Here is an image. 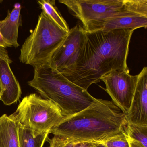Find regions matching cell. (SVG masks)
I'll return each mask as SVG.
<instances>
[{
    "mask_svg": "<svg viewBox=\"0 0 147 147\" xmlns=\"http://www.w3.org/2000/svg\"><path fill=\"white\" fill-rule=\"evenodd\" d=\"M127 133L130 147H147V126L129 123Z\"/></svg>",
    "mask_w": 147,
    "mask_h": 147,
    "instance_id": "cell-16",
    "label": "cell"
},
{
    "mask_svg": "<svg viewBox=\"0 0 147 147\" xmlns=\"http://www.w3.org/2000/svg\"><path fill=\"white\" fill-rule=\"evenodd\" d=\"M14 114L20 125L40 133H50L65 118L54 103L36 94L25 97Z\"/></svg>",
    "mask_w": 147,
    "mask_h": 147,
    "instance_id": "cell-5",
    "label": "cell"
},
{
    "mask_svg": "<svg viewBox=\"0 0 147 147\" xmlns=\"http://www.w3.org/2000/svg\"><path fill=\"white\" fill-rule=\"evenodd\" d=\"M41 9L51 20L60 28L69 32L70 29L66 21L61 15L56 5L54 0H41L38 1Z\"/></svg>",
    "mask_w": 147,
    "mask_h": 147,
    "instance_id": "cell-15",
    "label": "cell"
},
{
    "mask_svg": "<svg viewBox=\"0 0 147 147\" xmlns=\"http://www.w3.org/2000/svg\"><path fill=\"white\" fill-rule=\"evenodd\" d=\"M2 61H7L10 64L13 62L9 58L7 51L6 48L0 46V62Z\"/></svg>",
    "mask_w": 147,
    "mask_h": 147,
    "instance_id": "cell-20",
    "label": "cell"
},
{
    "mask_svg": "<svg viewBox=\"0 0 147 147\" xmlns=\"http://www.w3.org/2000/svg\"><path fill=\"white\" fill-rule=\"evenodd\" d=\"M87 33L80 25L70 29L63 42L52 56L49 66L61 73L73 68L82 54Z\"/></svg>",
    "mask_w": 147,
    "mask_h": 147,
    "instance_id": "cell-7",
    "label": "cell"
},
{
    "mask_svg": "<svg viewBox=\"0 0 147 147\" xmlns=\"http://www.w3.org/2000/svg\"><path fill=\"white\" fill-rule=\"evenodd\" d=\"M3 91V90L2 86L1 80H0V98H1V96L2 94Z\"/></svg>",
    "mask_w": 147,
    "mask_h": 147,
    "instance_id": "cell-23",
    "label": "cell"
},
{
    "mask_svg": "<svg viewBox=\"0 0 147 147\" xmlns=\"http://www.w3.org/2000/svg\"><path fill=\"white\" fill-rule=\"evenodd\" d=\"M0 46L3 47L5 48L8 47H12V46L5 41L4 38L2 36L1 33H0Z\"/></svg>",
    "mask_w": 147,
    "mask_h": 147,
    "instance_id": "cell-22",
    "label": "cell"
},
{
    "mask_svg": "<svg viewBox=\"0 0 147 147\" xmlns=\"http://www.w3.org/2000/svg\"><path fill=\"white\" fill-rule=\"evenodd\" d=\"M47 142L49 143V147H73L75 143L65 138L55 135L51 139L48 137Z\"/></svg>",
    "mask_w": 147,
    "mask_h": 147,
    "instance_id": "cell-19",
    "label": "cell"
},
{
    "mask_svg": "<svg viewBox=\"0 0 147 147\" xmlns=\"http://www.w3.org/2000/svg\"><path fill=\"white\" fill-rule=\"evenodd\" d=\"M99 143L94 142H75L73 147H95Z\"/></svg>",
    "mask_w": 147,
    "mask_h": 147,
    "instance_id": "cell-21",
    "label": "cell"
},
{
    "mask_svg": "<svg viewBox=\"0 0 147 147\" xmlns=\"http://www.w3.org/2000/svg\"><path fill=\"white\" fill-rule=\"evenodd\" d=\"M95 147H106L102 143H99Z\"/></svg>",
    "mask_w": 147,
    "mask_h": 147,
    "instance_id": "cell-24",
    "label": "cell"
},
{
    "mask_svg": "<svg viewBox=\"0 0 147 147\" xmlns=\"http://www.w3.org/2000/svg\"><path fill=\"white\" fill-rule=\"evenodd\" d=\"M69 32L59 26L42 12L35 28L22 46L20 61L34 67L48 64Z\"/></svg>",
    "mask_w": 147,
    "mask_h": 147,
    "instance_id": "cell-4",
    "label": "cell"
},
{
    "mask_svg": "<svg viewBox=\"0 0 147 147\" xmlns=\"http://www.w3.org/2000/svg\"><path fill=\"white\" fill-rule=\"evenodd\" d=\"M147 28V18L126 9L105 20L92 23L84 28L87 32L109 31L116 29H135Z\"/></svg>",
    "mask_w": 147,
    "mask_h": 147,
    "instance_id": "cell-9",
    "label": "cell"
},
{
    "mask_svg": "<svg viewBox=\"0 0 147 147\" xmlns=\"http://www.w3.org/2000/svg\"><path fill=\"white\" fill-rule=\"evenodd\" d=\"M134 29L87 32L82 54L76 65L63 72L68 79L87 91L92 84L114 70L129 71L127 64Z\"/></svg>",
    "mask_w": 147,
    "mask_h": 147,
    "instance_id": "cell-1",
    "label": "cell"
},
{
    "mask_svg": "<svg viewBox=\"0 0 147 147\" xmlns=\"http://www.w3.org/2000/svg\"><path fill=\"white\" fill-rule=\"evenodd\" d=\"M137 80L138 75L134 76L129 71L119 70L111 72L101 78L112 102L126 114L131 108Z\"/></svg>",
    "mask_w": 147,
    "mask_h": 147,
    "instance_id": "cell-8",
    "label": "cell"
},
{
    "mask_svg": "<svg viewBox=\"0 0 147 147\" xmlns=\"http://www.w3.org/2000/svg\"><path fill=\"white\" fill-rule=\"evenodd\" d=\"M7 61L0 62V80L3 93L0 100L6 105L17 102L22 94L21 88Z\"/></svg>",
    "mask_w": 147,
    "mask_h": 147,
    "instance_id": "cell-11",
    "label": "cell"
},
{
    "mask_svg": "<svg viewBox=\"0 0 147 147\" xmlns=\"http://www.w3.org/2000/svg\"><path fill=\"white\" fill-rule=\"evenodd\" d=\"M49 133H40L20 124L18 129L20 147H43Z\"/></svg>",
    "mask_w": 147,
    "mask_h": 147,
    "instance_id": "cell-14",
    "label": "cell"
},
{
    "mask_svg": "<svg viewBox=\"0 0 147 147\" xmlns=\"http://www.w3.org/2000/svg\"><path fill=\"white\" fill-rule=\"evenodd\" d=\"M21 4L16 3L6 18L0 21V33L5 41L15 48L20 46L18 36L19 28L21 25Z\"/></svg>",
    "mask_w": 147,
    "mask_h": 147,
    "instance_id": "cell-12",
    "label": "cell"
},
{
    "mask_svg": "<svg viewBox=\"0 0 147 147\" xmlns=\"http://www.w3.org/2000/svg\"><path fill=\"white\" fill-rule=\"evenodd\" d=\"M2 1H1V0H0V3L2 2Z\"/></svg>",
    "mask_w": 147,
    "mask_h": 147,
    "instance_id": "cell-25",
    "label": "cell"
},
{
    "mask_svg": "<svg viewBox=\"0 0 147 147\" xmlns=\"http://www.w3.org/2000/svg\"><path fill=\"white\" fill-rule=\"evenodd\" d=\"M127 114L111 101L97 99L88 108L65 117L50 134L74 142L101 143L127 129Z\"/></svg>",
    "mask_w": 147,
    "mask_h": 147,
    "instance_id": "cell-2",
    "label": "cell"
},
{
    "mask_svg": "<svg viewBox=\"0 0 147 147\" xmlns=\"http://www.w3.org/2000/svg\"><path fill=\"white\" fill-rule=\"evenodd\" d=\"M27 83L44 98L57 105L65 117L80 112L97 100L48 64L34 67L33 78Z\"/></svg>",
    "mask_w": 147,
    "mask_h": 147,
    "instance_id": "cell-3",
    "label": "cell"
},
{
    "mask_svg": "<svg viewBox=\"0 0 147 147\" xmlns=\"http://www.w3.org/2000/svg\"><path fill=\"white\" fill-rule=\"evenodd\" d=\"M127 9L147 18V0H124Z\"/></svg>",
    "mask_w": 147,
    "mask_h": 147,
    "instance_id": "cell-18",
    "label": "cell"
},
{
    "mask_svg": "<svg viewBox=\"0 0 147 147\" xmlns=\"http://www.w3.org/2000/svg\"><path fill=\"white\" fill-rule=\"evenodd\" d=\"M127 117L129 124L147 126V66L138 74L133 102Z\"/></svg>",
    "mask_w": 147,
    "mask_h": 147,
    "instance_id": "cell-10",
    "label": "cell"
},
{
    "mask_svg": "<svg viewBox=\"0 0 147 147\" xmlns=\"http://www.w3.org/2000/svg\"><path fill=\"white\" fill-rule=\"evenodd\" d=\"M101 143L106 147H130L127 129L115 136L107 139Z\"/></svg>",
    "mask_w": 147,
    "mask_h": 147,
    "instance_id": "cell-17",
    "label": "cell"
},
{
    "mask_svg": "<svg viewBox=\"0 0 147 147\" xmlns=\"http://www.w3.org/2000/svg\"><path fill=\"white\" fill-rule=\"evenodd\" d=\"M20 123L14 113L0 117V147H20L18 129Z\"/></svg>",
    "mask_w": 147,
    "mask_h": 147,
    "instance_id": "cell-13",
    "label": "cell"
},
{
    "mask_svg": "<svg viewBox=\"0 0 147 147\" xmlns=\"http://www.w3.org/2000/svg\"><path fill=\"white\" fill-rule=\"evenodd\" d=\"M84 28L90 24L108 19L126 9L124 0H61Z\"/></svg>",
    "mask_w": 147,
    "mask_h": 147,
    "instance_id": "cell-6",
    "label": "cell"
}]
</instances>
